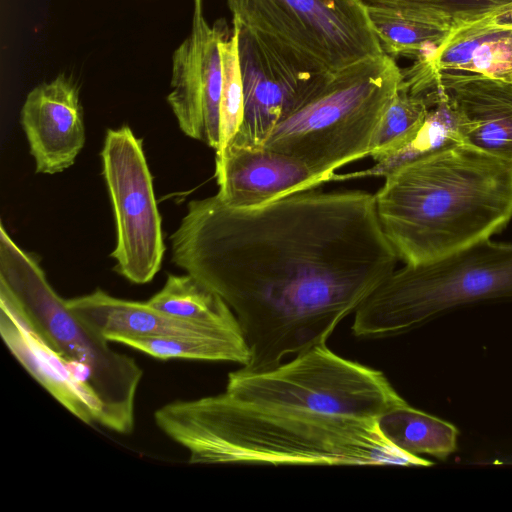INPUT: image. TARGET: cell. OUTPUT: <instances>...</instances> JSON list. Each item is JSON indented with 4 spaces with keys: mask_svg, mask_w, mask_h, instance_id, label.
<instances>
[{
    "mask_svg": "<svg viewBox=\"0 0 512 512\" xmlns=\"http://www.w3.org/2000/svg\"><path fill=\"white\" fill-rule=\"evenodd\" d=\"M375 193L399 260L426 264L502 230L512 219V161L458 143L407 162Z\"/></svg>",
    "mask_w": 512,
    "mask_h": 512,
    "instance_id": "cell-3",
    "label": "cell"
},
{
    "mask_svg": "<svg viewBox=\"0 0 512 512\" xmlns=\"http://www.w3.org/2000/svg\"><path fill=\"white\" fill-rule=\"evenodd\" d=\"M229 29L221 18L211 26L203 0H194L188 36L172 55L171 91L167 96L178 125L190 138L220 147V104L223 68L220 41Z\"/></svg>",
    "mask_w": 512,
    "mask_h": 512,
    "instance_id": "cell-11",
    "label": "cell"
},
{
    "mask_svg": "<svg viewBox=\"0 0 512 512\" xmlns=\"http://www.w3.org/2000/svg\"><path fill=\"white\" fill-rule=\"evenodd\" d=\"M67 307L108 341L125 338L201 337L245 339L232 331L169 316L146 302L125 300L97 289L66 299Z\"/></svg>",
    "mask_w": 512,
    "mask_h": 512,
    "instance_id": "cell-16",
    "label": "cell"
},
{
    "mask_svg": "<svg viewBox=\"0 0 512 512\" xmlns=\"http://www.w3.org/2000/svg\"><path fill=\"white\" fill-rule=\"evenodd\" d=\"M429 108L423 95L412 93L399 84L380 122L369 156L377 161L409 144L422 127Z\"/></svg>",
    "mask_w": 512,
    "mask_h": 512,
    "instance_id": "cell-24",
    "label": "cell"
},
{
    "mask_svg": "<svg viewBox=\"0 0 512 512\" xmlns=\"http://www.w3.org/2000/svg\"><path fill=\"white\" fill-rule=\"evenodd\" d=\"M232 24L237 28L243 120L229 143L261 147L275 126L302 106L332 74L286 45L237 22Z\"/></svg>",
    "mask_w": 512,
    "mask_h": 512,
    "instance_id": "cell-10",
    "label": "cell"
},
{
    "mask_svg": "<svg viewBox=\"0 0 512 512\" xmlns=\"http://www.w3.org/2000/svg\"><path fill=\"white\" fill-rule=\"evenodd\" d=\"M151 357L232 362L245 366L249 350L245 339L201 337L125 338L119 341Z\"/></svg>",
    "mask_w": 512,
    "mask_h": 512,
    "instance_id": "cell-23",
    "label": "cell"
},
{
    "mask_svg": "<svg viewBox=\"0 0 512 512\" xmlns=\"http://www.w3.org/2000/svg\"><path fill=\"white\" fill-rule=\"evenodd\" d=\"M215 177L220 200L240 209L259 207L328 181L298 158L265 146L233 142L216 153Z\"/></svg>",
    "mask_w": 512,
    "mask_h": 512,
    "instance_id": "cell-13",
    "label": "cell"
},
{
    "mask_svg": "<svg viewBox=\"0 0 512 512\" xmlns=\"http://www.w3.org/2000/svg\"><path fill=\"white\" fill-rule=\"evenodd\" d=\"M385 438L400 450L419 456L446 459L457 448V428L440 418L408 405L394 407L378 419Z\"/></svg>",
    "mask_w": 512,
    "mask_h": 512,
    "instance_id": "cell-19",
    "label": "cell"
},
{
    "mask_svg": "<svg viewBox=\"0 0 512 512\" xmlns=\"http://www.w3.org/2000/svg\"><path fill=\"white\" fill-rule=\"evenodd\" d=\"M512 299V243L490 238L441 259L395 269L356 309L359 338L400 335L453 308Z\"/></svg>",
    "mask_w": 512,
    "mask_h": 512,
    "instance_id": "cell-6",
    "label": "cell"
},
{
    "mask_svg": "<svg viewBox=\"0 0 512 512\" xmlns=\"http://www.w3.org/2000/svg\"><path fill=\"white\" fill-rule=\"evenodd\" d=\"M369 18L383 53L395 57L425 58L451 31L436 22L403 12L367 7Z\"/></svg>",
    "mask_w": 512,
    "mask_h": 512,
    "instance_id": "cell-21",
    "label": "cell"
},
{
    "mask_svg": "<svg viewBox=\"0 0 512 512\" xmlns=\"http://www.w3.org/2000/svg\"><path fill=\"white\" fill-rule=\"evenodd\" d=\"M250 404L312 409L377 420L406 404L380 370L343 358L326 344L276 368L228 374L225 391Z\"/></svg>",
    "mask_w": 512,
    "mask_h": 512,
    "instance_id": "cell-7",
    "label": "cell"
},
{
    "mask_svg": "<svg viewBox=\"0 0 512 512\" xmlns=\"http://www.w3.org/2000/svg\"><path fill=\"white\" fill-rule=\"evenodd\" d=\"M101 157L116 225L115 270L146 284L160 270L165 246L142 140L128 126L109 129Z\"/></svg>",
    "mask_w": 512,
    "mask_h": 512,
    "instance_id": "cell-9",
    "label": "cell"
},
{
    "mask_svg": "<svg viewBox=\"0 0 512 512\" xmlns=\"http://www.w3.org/2000/svg\"><path fill=\"white\" fill-rule=\"evenodd\" d=\"M0 333L10 353L57 402L83 423L100 426L102 405L96 394L2 294Z\"/></svg>",
    "mask_w": 512,
    "mask_h": 512,
    "instance_id": "cell-15",
    "label": "cell"
},
{
    "mask_svg": "<svg viewBox=\"0 0 512 512\" xmlns=\"http://www.w3.org/2000/svg\"><path fill=\"white\" fill-rule=\"evenodd\" d=\"M220 51L223 83L220 104L221 151L237 134L243 120V86L238 59L237 28L232 25L222 36Z\"/></svg>",
    "mask_w": 512,
    "mask_h": 512,
    "instance_id": "cell-25",
    "label": "cell"
},
{
    "mask_svg": "<svg viewBox=\"0 0 512 512\" xmlns=\"http://www.w3.org/2000/svg\"><path fill=\"white\" fill-rule=\"evenodd\" d=\"M147 303L178 319L219 329L242 331L225 301L194 276L168 275L163 287Z\"/></svg>",
    "mask_w": 512,
    "mask_h": 512,
    "instance_id": "cell-18",
    "label": "cell"
},
{
    "mask_svg": "<svg viewBox=\"0 0 512 512\" xmlns=\"http://www.w3.org/2000/svg\"><path fill=\"white\" fill-rule=\"evenodd\" d=\"M0 294L93 390L102 405L101 427L129 434L143 370L134 358L76 316L50 285L36 259L0 229Z\"/></svg>",
    "mask_w": 512,
    "mask_h": 512,
    "instance_id": "cell-4",
    "label": "cell"
},
{
    "mask_svg": "<svg viewBox=\"0 0 512 512\" xmlns=\"http://www.w3.org/2000/svg\"><path fill=\"white\" fill-rule=\"evenodd\" d=\"M154 421L190 464L433 465L394 446L375 419L250 404L226 392L169 402Z\"/></svg>",
    "mask_w": 512,
    "mask_h": 512,
    "instance_id": "cell-2",
    "label": "cell"
},
{
    "mask_svg": "<svg viewBox=\"0 0 512 512\" xmlns=\"http://www.w3.org/2000/svg\"><path fill=\"white\" fill-rule=\"evenodd\" d=\"M232 21L330 74L383 53L361 0H227Z\"/></svg>",
    "mask_w": 512,
    "mask_h": 512,
    "instance_id": "cell-8",
    "label": "cell"
},
{
    "mask_svg": "<svg viewBox=\"0 0 512 512\" xmlns=\"http://www.w3.org/2000/svg\"><path fill=\"white\" fill-rule=\"evenodd\" d=\"M21 125L37 173L55 174L70 167L85 143L76 83L60 73L34 87L22 106Z\"/></svg>",
    "mask_w": 512,
    "mask_h": 512,
    "instance_id": "cell-14",
    "label": "cell"
},
{
    "mask_svg": "<svg viewBox=\"0 0 512 512\" xmlns=\"http://www.w3.org/2000/svg\"><path fill=\"white\" fill-rule=\"evenodd\" d=\"M401 78L395 59L385 53L342 69L283 118L264 146L332 181L337 169L370 155Z\"/></svg>",
    "mask_w": 512,
    "mask_h": 512,
    "instance_id": "cell-5",
    "label": "cell"
},
{
    "mask_svg": "<svg viewBox=\"0 0 512 512\" xmlns=\"http://www.w3.org/2000/svg\"><path fill=\"white\" fill-rule=\"evenodd\" d=\"M444 25L451 30L486 19L512 24V0H361Z\"/></svg>",
    "mask_w": 512,
    "mask_h": 512,
    "instance_id": "cell-22",
    "label": "cell"
},
{
    "mask_svg": "<svg viewBox=\"0 0 512 512\" xmlns=\"http://www.w3.org/2000/svg\"><path fill=\"white\" fill-rule=\"evenodd\" d=\"M173 262L217 293L249 350L247 372L325 345L399 260L364 190L295 192L255 208L192 200Z\"/></svg>",
    "mask_w": 512,
    "mask_h": 512,
    "instance_id": "cell-1",
    "label": "cell"
},
{
    "mask_svg": "<svg viewBox=\"0 0 512 512\" xmlns=\"http://www.w3.org/2000/svg\"><path fill=\"white\" fill-rule=\"evenodd\" d=\"M420 94L426 98L430 108L418 134L409 144L397 152L375 161V164L368 169L344 175L334 174L332 181L368 176L385 177L407 162L445 147L462 143L455 114L447 100L432 88L426 89Z\"/></svg>",
    "mask_w": 512,
    "mask_h": 512,
    "instance_id": "cell-20",
    "label": "cell"
},
{
    "mask_svg": "<svg viewBox=\"0 0 512 512\" xmlns=\"http://www.w3.org/2000/svg\"><path fill=\"white\" fill-rule=\"evenodd\" d=\"M412 67L428 74L473 75L512 83V24L491 18L453 28Z\"/></svg>",
    "mask_w": 512,
    "mask_h": 512,
    "instance_id": "cell-17",
    "label": "cell"
},
{
    "mask_svg": "<svg viewBox=\"0 0 512 512\" xmlns=\"http://www.w3.org/2000/svg\"><path fill=\"white\" fill-rule=\"evenodd\" d=\"M414 93L432 88L450 104L463 144L512 161V83L473 75L402 70Z\"/></svg>",
    "mask_w": 512,
    "mask_h": 512,
    "instance_id": "cell-12",
    "label": "cell"
}]
</instances>
